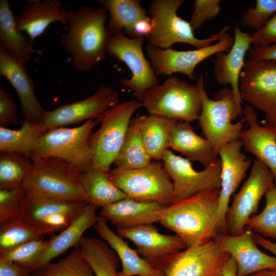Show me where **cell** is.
<instances>
[{"mask_svg":"<svg viewBox=\"0 0 276 276\" xmlns=\"http://www.w3.org/2000/svg\"><path fill=\"white\" fill-rule=\"evenodd\" d=\"M30 158L18 153L1 152L0 189L23 186L33 167Z\"/></svg>","mask_w":276,"mask_h":276,"instance_id":"obj_36","label":"cell"},{"mask_svg":"<svg viewBox=\"0 0 276 276\" xmlns=\"http://www.w3.org/2000/svg\"><path fill=\"white\" fill-rule=\"evenodd\" d=\"M94 228L100 237L115 251L121 262L119 276H165L163 272L150 265L130 247L123 237L112 231L107 221L99 215Z\"/></svg>","mask_w":276,"mask_h":276,"instance_id":"obj_26","label":"cell"},{"mask_svg":"<svg viewBox=\"0 0 276 276\" xmlns=\"http://www.w3.org/2000/svg\"><path fill=\"white\" fill-rule=\"evenodd\" d=\"M68 20V10L57 0L30 1L15 17L17 28L33 42L50 24L58 21L66 25Z\"/></svg>","mask_w":276,"mask_h":276,"instance_id":"obj_24","label":"cell"},{"mask_svg":"<svg viewBox=\"0 0 276 276\" xmlns=\"http://www.w3.org/2000/svg\"><path fill=\"white\" fill-rule=\"evenodd\" d=\"M31 276H95L79 247L65 258L33 270Z\"/></svg>","mask_w":276,"mask_h":276,"instance_id":"obj_37","label":"cell"},{"mask_svg":"<svg viewBox=\"0 0 276 276\" xmlns=\"http://www.w3.org/2000/svg\"><path fill=\"white\" fill-rule=\"evenodd\" d=\"M266 204L263 211L249 219L246 229L276 240V186L265 194Z\"/></svg>","mask_w":276,"mask_h":276,"instance_id":"obj_40","label":"cell"},{"mask_svg":"<svg viewBox=\"0 0 276 276\" xmlns=\"http://www.w3.org/2000/svg\"><path fill=\"white\" fill-rule=\"evenodd\" d=\"M164 208L156 202L126 197L102 208L99 215L110 221L117 230L127 229L158 222L159 213Z\"/></svg>","mask_w":276,"mask_h":276,"instance_id":"obj_23","label":"cell"},{"mask_svg":"<svg viewBox=\"0 0 276 276\" xmlns=\"http://www.w3.org/2000/svg\"><path fill=\"white\" fill-rule=\"evenodd\" d=\"M141 107L142 103L138 100L125 101L96 119L100 126L90 138L92 169L109 172L122 148L131 117Z\"/></svg>","mask_w":276,"mask_h":276,"instance_id":"obj_8","label":"cell"},{"mask_svg":"<svg viewBox=\"0 0 276 276\" xmlns=\"http://www.w3.org/2000/svg\"><path fill=\"white\" fill-rule=\"evenodd\" d=\"M18 107L14 98L8 93L3 85L0 84V126L19 123Z\"/></svg>","mask_w":276,"mask_h":276,"instance_id":"obj_44","label":"cell"},{"mask_svg":"<svg viewBox=\"0 0 276 276\" xmlns=\"http://www.w3.org/2000/svg\"><path fill=\"white\" fill-rule=\"evenodd\" d=\"M183 0H153L149 8L154 26L147 39L149 44L162 49L171 48L173 44L183 43L197 49L210 46L218 41L231 29L224 26L216 34L206 38H198L190 22L177 14Z\"/></svg>","mask_w":276,"mask_h":276,"instance_id":"obj_6","label":"cell"},{"mask_svg":"<svg viewBox=\"0 0 276 276\" xmlns=\"http://www.w3.org/2000/svg\"><path fill=\"white\" fill-rule=\"evenodd\" d=\"M97 208L88 203L82 212L66 227L48 240V245L34 270L43 267L72 247L79 246L85 232L97 222Z\"/></svg>","mask_w":276,"mask_h":276,"instance_id":"obj_25","label":"cell"},{"mask_svg":"<svg viewBox=\"0 0 276 276\" xmlns=\"http://www.w3.org/2000/svg\"><path fill=\"white\" fill-rule=\"evenodd\" d=\"M254 234L246 229L238 235L220 233L213 238L222 251L235 259L237 276H247L260 270L276 268V257L259 249L253 239Z\"/></svg>","mask_w":276,"mask_h":276,"instance_id":"obj_20","label":"cell"},{"mask_svg":"<svg viewBox=\"0 0 276 276\" xmlns=\"http://www.w3.org/2000/svg\"><path fill=\"white\" fill-rule=\"evenodd\" d=\"M164 168L173 187L174 200L188 198L199 192L220 189L221 162L217 158L213 163L197 171L190 160L166 151L162 159Z\"/></svg>","mask_w":276,"mask_h":276,"instance_id":"obj_13","label":"cell"},{"mask_svg":"<svg viewBox=\"0 0 276 276\" xmlns=\"http://www.w3.org/2000/svg\"><path fill=\"white\" fill-rule=\"evenodd\" d=\"M87 204L27 191L24 209L20 218L41 226L48 219L59 214L77 217Z\"/></svg>","mask_w":276,"mask_h":276,"instance_id":"obj_28","label":"cell"},{"mask_svg":"<svg viewBox=\"0 0 276 276\" xmlns=\"http://www.w3.org/2000/svg\"><path fill=\"white\" fill-rule=\"evenodd\" d=\"M0 76L5 78L15 89L20 101L24 119L40 122L46 110L37 99L34 83L19 63L0 45Z\"/></svg>","mask_w":276,"mask_h":276,"instance_id":"obj_21","label":"cell"},{"mask_svg":"<svg viewBox=\"0 0 276 276\" xmlns=\"http://www.w3.org/2000/svg\"><path fill=\"white\" fill-rule=\"evenodd\" d=\"M95 276H119V259L115 251L104 242L83 237L79 246Z\"/></svg>","mask_w":276,"mask_h":276,"instance_id":"obj_35","label":"cell"},{"mask_svg":"<svg viewBox=\"0 0 276 276\" xmlns=\"http://www.w3.org/2000/svg\"><path fill=\"white\" fill-rule=\"evenodd\" d=\"M204 82L203 75L196 82L202 99V110L198 120L203 135L217 156L223 145L239 139L245 120L243 117L237 123H233L235 99L231 89H221L216 93L215 99H211L205 91Z\"/></svg>","mask_w":276,"mask_h":276,"instance_id":"obj_7","label":"cell"},{"mask_svg":"<svg viewBox=\"0 0 276 276\" xmlns=\"http://www.w3.org/2000/svg\"><path fill=\"white\" fill-rule=\"evenodd\" d=\"M240 139L223 145L218 155L221 162V187L218 209V222L220 233H227L225 218L230 198L245 177L251 160L242 152Z\"/></svg>","mask_w":276,"mask_h":276,"instance_id":"obj_18","label":"cell"},{"mask_svg":"<svg viewBox=\"0 0 276 276\" xmlns=\"http://www.w3.org/2000/svg\"><path fill=\"white\" fill-rule=\"evenodd\" d=\"M170 148L190 160L199 162L204 168L218 158L211 143L197 134L189 122H177L171 135Z\"/></svg>","mask_w":276,"mask_h":276,"instance_id":"obj_29","label":"cell"},{"mask_svg":"<svg viewBox=\"0 0 276 276\" xmlns=\"http://www.w3.org/2000/svg\"><path fill=\"white\" fill-rule=\"evenodd\" d=\"M252 45H263L276 43V13L261 29L251 34Z\"/></svg>","mask_w":276,"mask_h":276,"instance_id":"obj_45","label":"cell"},{"mask_svg":"<svg viewBox=\"0 0 276 276\" xmlns=\"http://www.w3.org/2000/svg\"><path fill=\"white\" fill-rule=\"evenodd\" d=\"M233 43L234 38L226 32L218 41L205 48L178 51L172 48L162 49L147 44L146 51L158 76L181 73L193 79L195 70L199 63L219 53L228 52Z\"/></svg>","mask_w":276,"mask_h":276,"instance_id":"obj_14","label":"cell"},{"mask_svg":"<svg viewBox=\"0 0 276 276\" xmlns=\"http://www.w3.org/2000/svg\"><path fill=\"white\" fill-rule=\"evenodd\" d=\"M153 26L151 17L148 16L137 20L125 35L130 38H147L152 32Z\"/></svg>","mask_w":276,"mask_h":276,"instance_id":"obj_47","label":"cell"},{"mask_svg":"<svg viewBox=\"0 0 276 276\" xmlns=\"http://www.w3.org/2000/svg\"><path fill=\"white\" fill-rule=\"evenodd\" d=\"M141 102L150 114L179 122L198 120L202 110L197 85L173 76L149 89Z\"/></svg>","mask_w":276,"mask_h":276,"instance_id":"obj_5","label":"cell"},{"mask_svg":"<svg viewBox=\"0 0 276 276\" xmlns=\"http://www.w3.org/2000/svg\"><path fill=\"white\" fill-rule=\"evenodd\" d=\"M33 42L16 27L15 17L8 0L0 1V45L26 67L34 53L42 52L33 47Z\"/></svg>","mask_w":276,"mask_h":276,"instance_id":"obj_27","label":"cell"},{"mask_svg":"<svg viewBox=\"0 0 276 276\" xmlns=\"http://www.w3.org/2000/svg\"><path fill=\"white\" fill-rule=\"evenodd\" d=\"M109 13L107 31L110 36L126 34L139 20L148 17L146 10L138 0H100Z\"/></svg>","mask_w":276,"mask_h":276,"instance_id":"obj_32","label":"cell"},{"mask_svg":"<svg viewBox=\"0 0 276 276\" xmlns=\"http://www.w3.org/2000/svg\"><path fill=\"white\" fill-rule=\"evenodd\" d=\"M48 243V240L41 237L11 248L0 250V260L16 263L34 270Z\"/></svg>","mask_w":276,"mask_h":276,"instance_id":"obj_39","label":"cell"},{"mask_svg":"<svg viewBox=\"0 0 276 276\" xmlns=\"http://www.w3.org/2000/svg\"><path fill=\"white\" fill-rule=\"evenodd\" d=\"M142 138L152 159L162 160L170 150V142L174 128L178 121L159 116H140Z\"/></svg>","mask_w":276,"mask_h":276,"instance_id":"obj_30","label":"cell"},{"mask_svg":"<svg viewBox=\"0 0 276 276\" xmlns=\"http://www.w3.org/2000/svg\"><path fill=\"white\" fill-rule=\"evenodd\" d=\"M239 90L242 100L263 111L266 124L276 127V61H246Z\"/></svg>","mask_w":276,"mask_h":276,"instance_id":"obj_11","label":"cell"},{"mask_svg":"<svg viewBox=\"0 0 276 276\" xmlns=\"http://www.w3.org/2000/svg\"><path fill=\"white\" fill-rule=\"evenodd\" d=\"M143 43L144 38H130L122 33L110 36L106 48L109 56L124 62L130 70L131 77L122 79L120 83L130 89L132 96L140 102L146 93L160 81L145 56Z\"/></svg>","mask_w":276,"mask_h":276,"instance_id":"obj_10","label":"cell"},{"mask_svg":"<svg viewBox=\"0 0 276 276\" xmlns=\"http://www.w3.org/2000/svg\"><path fill=\"white\" fill-rule=\"evenodd\" d=\"M117 232L130 240L142 258L160 270L175 255L186 248L185 242L178 235L163 234L153 224L118 229Z\"/></svg>","mask_w":276,"mask_h":276,"instance_id":"obj_17","label":"cell"},{"mask_svg":"<svg viewBox=\"0 0 276 276\" xmlns=\"http://www.w3.org/2000/svg\"><path fill=\"white\" fill-rule=\"evenodd\" d=\"M90 120L76 127H58L49 129L29 157L32 162L53 156L63 159L81 173L93 168L90 146L92 130L98 124Z\"/></svg>","mask_w":276,"mask_h":276,"instance_id":"obj_3","label":"cell"},{"mask_svg":"<svg viewBox=\"0 0 276 276\" xmlns=\"http://www.w3.org/2000/svg\"><path fill=\"white\" fill-rule=\"evenodd\" d=\"M144 143L140 127V116L131 119L122 148L113 164L117 168L135 169L152 162Z\"/></svg>","mask_w":276,"mask_h":276,"instance_id":"obj_34","label":"cell"},{"mask_svg":"<svg viewBox=\"0 0 276 276\" xmlns=\"http://www.w3.org/2000/svg\"><path fill=\"white\" fill-rule=\"evenodd\" d=\"M276 13V0H256L255 5L241 14V25L258 31L263 28Z\"/></svg>","mask_w":276,"mask_h":276,"instance_id":"obj_42","label":"cell"},{"mask_svg":"<svg viewBox=\"0 0 276 276\" xmlns=\"http://www.w3.org/2000/svg\"><path fill=\"white\" fill-rule=\"evenodd\" d=\"M234 43L227 53L215 55L214 74L219 85H230L235 99L234 120L243 118L242 100L239 90L241 72L245 65V57L250 49L251 34L241 31L237 24L234 29Z\"/></svg>","mask_w":276,"mask_h":276,"instance_id":"obj_19","label":"cell"},{"mask_svg":"<svg viewBox=\"0 0 276 276\" xmlns=\"http://www.w3.org/2000/svg\"><path fill=\"white\" fill-rule=\"evenodd\" d=\"M20 128L11 129L0 126V151L18 153L29 156L47 131L41 122L27 119L20 122Z\"/></svg>","mask_w":276,"mask_h":276,"instance_id":"obj_31","label":"cell"},{"mask_svg":"<svg viewBox=\"0 0 276 276\" xmlns=\"http://www.w3.org/2000/svg\"><path fill=\"white\" fill-rule=\"evenodd\" d=\"M27 193L23 186L0 189V224L20 218L24 209Z\"/></svg>","mask_w":276,"mask_h":276,"instance_id":"obj_41","label":"cell"},{"mask_svg":"<svg viewBox=\"0 0 276 276\" xmlns=\"http://www.w3.org/2000/svg\"><path fill=\"white\" fill-rule=\"evenodd\" d=\"M246 55L248 59L276 61V43L263 45H252Z\"/></svg>","mask_w":276,"mask_h":276,"instance_id":"obj_46","label":"cell"},{"mask_svg":"<svg viewBox=\"0 0 276 276\" xmlns=\"http://www.w3.org/2000/svg\"><path fill=\"white\" fill-rule=\"evenodd\" d=\"M107 14L102 6H83L68 10V23L60 43L70 54L72 64L78 71L88 72L106 58L109 38Z\"/></svg>","mask_w":276,"mask_h":276,"instance_id":"obj_2","label":"cell"},{"mask_svg":"<svg viewBox=\"0 0 276 276\" xmlns=\"http://www.w3.org/2000/svg\"><path fill=\"white\" fill-rule=\"evenodd\" d=\"M253 239L257 244L273 253L276 257V243L265 239L259 234L255 233L253 235Z\"/></svg>","mask_w":276,"mask_h":276,"instance_id":"obj_49","label":"cell"},{"mask_svg":"<svg viewBox=\"0 0 276 276\" xmlns=\"http://www.w3.org/2000/svg\"><path fill=\"white\" fill-rule=\"evenodd\" d=\"M46 235L39 225L15 219L0 224V250L7 249Z\"/></svg>","mask_w":276,"mask_h":276,"instance_id":"obj_38","label":"cell"},{"mask_svg":"<svg viewBox=\"0 0 276 276\" xmlns=\"http://www.w3.org/2000/svg\"><path fill=\"white\" fill-rule=\"evenodd\" d=\"M274 185L272 174L261 160L256 159L249 177L239 191L234 194L225 218L227 233L242 234L252 217L258 211L262 197Z\"/></svg>","mask_w":276,"mask_h":276,"instance_id":"obj_12","label":"cell"},{"mask_svg":"<svg viewBox=\"0 0 276 276\" xmlns=\"http://www.w3.org/2000/svg\"><path fill=\"white\" fill-rule=\"evenodd\" d=\"M33 271L16 263L0 260V276H31Z\"/></svg>","mask_w":276,"mask_h":276,"instance_id":"obj_48","label":"cell"},{"mask_svg":"<svg viewBox=\"0 0 276 276\" xmlns=\"http://www.w3.org/2000/svg\"><path fill=\"white\" fill-rule=\"evenodd\" d=\"M220 0H195L190 21L194 31L201 28L207 21L215 18L221 7Z\"/></svg>","mask_w":276,"mask_h":276,"instance_id":"obj_43","label":"cell"},{"mask_svg":"<svg viewBox=\"0 0 276 276\" xmlns=\"http://www.w3.org/2000/svg\"><path fill=\"white\" fill-rule=\"evenodd\" d=\"M237 264L231 256L226 261L222 272V276H237Z\"/></svg>","mask_w":276,"mask_h":276,"instance_id":"obj_50","label":"cell"},{"mask_svg":"<svg viewBox=\"0 0 276 276\" xmlns=\"http://www.w3.org/2000/svg\"><path fill=\"white\" fill-rule=\"evenodd\" d=\"M243 113L248 125L240 135L243 147L268 168L276 186V127L266 124L260 126L253 107L248 104L243 109Z\"/></svg>","mask_w":276,"mask_h":276,"instance_id":"obj_22","label":"cell"},{"mask_svg":"<svg viewBox=\"0 0 276 276\" xmlns=\"http://www.w3.org/2000/svg\"><path fill=\"white\" fill-rule=\"evenodd\" d=\"M247 276H276V268H269L260 270Z\"/></svg>","mask_w":276,"mask_h":276,"instance_id":"obj_51","label":"cell"},{"mask_svg":"<svg viewBox=\"0 0 276 276\" xmlns=\"http://www.w3.org/2000/svg\"><path fill=\"white\" fill-rule=\"evenodd\" d=\"M220 189L174 201L159 213L158 222L178 235L187 248L206 243L220 234L218 209Z\"/></svg>","mask_w":276,"mask_h":276,"instance_id":"obj_1","label":"cell"},{"mask_svg":"<svg viewBox=\"0 0 276 276\" xmlns=\"http://www.w3.org/2000/svg\"><path fill=\"white\" fill-rule=\"evenodd\" d=\"M119 103L118 93L110 87L101 85L86 99L46 111L40 122L48 130L77 124L83 121L96 119Z\"/></svg>","mask_w":276,"mask_h":276,"instance_id":"obj_16","label":"cell"},{"mask_svg":"<svg viewBox=\"0 0 276 276\" xmlns=\"http://www.w3.org/2000/svg\"><path fill=\"white\" fill-rule=\"evenodd\" d=\"M82 173L63 159L45 157L33 162L23 187L27 191L41 195L89 203L81 185Z\"/></svg>","mask_w":276,"mask_h":276,"instance_id":"obj_4","label":"cell"},{"mask_svg":"<svg viewBox=\"0 0 276 276\" xmlns=\"http://www.w3.org/2000/svg\"><path fill=\"white\" fill-rule=\"evenodd\" d=\"M81 182L89 203L97 208H102L128 197L112 182L109 172L91 169L82 173Z\"/></svg>","mask_w":276,"mask_h":276,"instance_id":"obj_33","label":"cell"},{"mask_svg":"<svg viewBox=\"0 0 276 276\" xmlns=\"http://www.w3.org/2000/svg\"><path fill=\"white\" fill-rule=\"evenodd\" d=\"M114 184L128 198L166 207L174 200L172 182L163 164L151 162L135 169L116 168L109 172Z\"/></svg>","mask_w":276,"mask_h":276,"instance_id":"obj_9","label":"cell"},{"mask_svg":"<svg viewBox=\"0 0 276 276\" xmlns=\"http://www.w3.org/2000/svg\"><path fill=\"white\" fill-rule=\"evenodd\" d=\"M229 257L213 239L178 252L161 270L165 276H222L224 266Z\"/></svg>","mask_w":276,"mask_h":276,"instance_id":"obj_15","label":"cell"}]
</instances>
